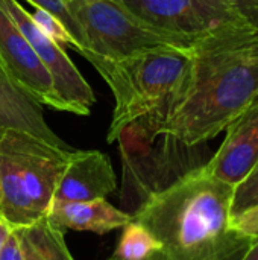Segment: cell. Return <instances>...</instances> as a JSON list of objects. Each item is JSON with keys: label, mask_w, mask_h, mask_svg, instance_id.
I'll list each match as a JSON object with an SVG mask.
<instances>
[{"label": "cell", "mask_w": 258, "mask_h": 260, "mask_svg": "<svg viewBox=\"0 0 258 260\" xmlns=\"http://www.w3.org/2000/svg\"><path fill=\"white\" fill-rule=\"evenodd\" d=\"M225 131L222 145L204 169L216 180L234 187L258 163V101Z\"/></svg>", "instance_id": "9c48e42d"}, {"label": "cell", "mask_w": 258, "mask_h": 260, "mask_svg": "<svg viewBox=\"0 0 258 260\" xmlns=\"http://www.w3.org/2000/svg\"><path fill=\"white\" fill-rule=\"evenodd\" d=\"M248 26L258 30V0H217Z\"/></svg>", "instance_id": "d6986e66"}, {"label": "cell", "mask_w": 258, "mask_h": 260, "mask_svg": "<svg viewBox=\"0 0 258 260\" xmlns=\"http://www.w3.org/2000/svg\"><path fill=\"white\" fill-rule=\"evenodd\" d=\"M0 66L11 81L40 105L67 111L58 98L50 73L18 26L0 6Z\"/></svg>", "instance_id": "ba28073f"}, {"label": "cell", "mask_w": 258, "mask_h": 260, "mask_svg": "<svg viewBox=\"0 0 258 260\" xmlns=\"http://www.w3.org/2000/svg\"><path fill=\"white\" fill-rule=\"evenodd\" d=\"M49 216L64 230L93 232L97 235L123 229L134 219L131 213L116 209L105 198L91 201L55 203Z\"/></svg>", "instance_id": "4fadbf2b"}, {"label": "cell", "mask_w": 258, "mask_h": 260, "mask_svg": "<svg viewBox=\"0 0 258 260\" xmlns=\"http://www.w3.org/2000/svg\"><path fill=\"white\" fill-rule=\"evenodd\" d=\"M161 248V242L143 224L132 219L123 227V235L113 256L117 260H155Z\"/></svg>", "instance_id": "5bb4252c"}, {"label": "cell", "mask_w": 258, "mask_h": 260, "mask_svg": "<svg viewBox=\"0 0 258 260\" xmlns=\"http://www.w3.org/2000/svg\"><path fill=\"white\" fill-rule=\"evenodd\" d=\"M230 229L243 241L258 239V204L230 218Z\"/></svg>", "instance_id": "ac0fdd59"}, {"label": "cell", "mask_w": 258, "mask_h": 260, "mask_svg": "<svg viewBox=\"0 0 258 260\" xmlns=\"http://www.w3.org/2000/svg\"><path fill=\"white\" fill-rule=\"evenodd\" d=\"M64 2H65V0H64Z\"/></svg>", "instance_id": "603a6c76"}, {"label": "cell", "mask_w": 258, "mask_h": 260, "mask_svg": "<svg viewBox=\"0 0 258 260\" xmlns=\"http://www.w3.org/2000/svg\"><path fill=\"white\" fill-rule=\"evenodd\" d=\"M240 260H258V239H254L252 244L249 245L248 251L243 254Z\"/></svg>", "instance_id": "44dd1931"}, {"label": "cell", "mask_w": 258, "mask_h": 260, "mask_svg": "<svg viewBox=\"0 0 258 260\" xmlns=\"http://www.w3.org/2000/svg\"><path fill=\"white\" fill-rule=\"evenodd\" d=\"M231 195L199 166L152 192L132 216L161 242L155 260H224L243 241L230 229Z\"/></svg>", "instance_id": "7a4b0ae2"}, {"label": "cell", "mask_w": 258, "mask_h": 260, "mask_svg": "<svg viewBox=\"0 0 258 260\" xmlns=\"http://www.w3.org/2000/svg\"><path fill=\"white\" fill-rule=\"evenodd\" d=\"M192 64V49L163 47L94 66L114 96L108 143L122 139L134 126H141L155 139L187 88Z\"/></svg>", "instance_id": "3957f363"}, {"label": "cell", "mask_w": 258, "mask_h": 260, "mask_svg": "<svg viewBox=\"0 0 258 260\" xmlns=\"http://www.w3.org/2000/svg\"><path fill=\"white\" fill-rule=\"evenodd\" d=\"M151 29L190 47L199 40L231 27H246L217 0H117ZM251 27V26H248Z\"/></svg>", "instance_id": "8992f818"}, {"label": "cell", "mask_w": 258, "mask_h": 260, "mask_svg": "<svg viewBox=\"0 0 258 260\" xmlns=\"http://www.w3.org/2000/svg\"><path fill=\"white\" fill-rule=\"evenodd\" d=\"M30 18L47 37L55 40L59 46H62V47H65L67 44H71L73 47L76 46V43H75L73 37L70 35V32L67 30V27L53 14H50L41 8H35V11L30 14Z\"/></svg>", "instance_id": "e0dca14e"}, {"label": "cell", "mask_w": 258, "mask_h": 260, "mask_svg": "<svg viewBox=\"0 0 258 260\" xmlns=\"http://www.w3.org/2000/svg\"><path fill=\"white\" fill-rule=\"evenodd\" d=\"M114 190L116 174L108 155L100 151L73 149L58 181L53 204L100 200Z\"/></svg>", "instance_id": "30bf717a"}, {"label": "cell", "mask_w": 258, "mask_h": 260, "mask_svg": "<svg viewBox=\"0 0 258 260\" xmlns=\"http://www.w3.org/2000/svg\"><path fill=\"white\" fill-rule=\"evenodd\" d=\"M192 55L187 88L157 131V137L186 148L214 139L258 101V30L246 26L211 34Z\"/></svg>", "instance_id": "6da1fadb"}, {"label": "cell", "mask_w": 258, "mask_h": 260, "mask_svg": "<svg viewBox=\"0 0 258 260\" xmlns=\"http://www.w3.org/2000/svg\"><path fill=\"white\" fill-rule=\"evenodd\" d=\"M106 260H117V259H116V257H114V256H111V257H109V259H106Z\"/></svg>", "instance_id": "7402d4cb"}, {"label": "cell", "mask_w": 258, "mask_h": 260, "mask_svg": "<svg viewBox=\"0 0 258 260\" xmlns=\"http://www.w3.org/2000/svg\"><path fill=\"white\" fill-rule=\"evenodd\" d=\"M27 2L32 3L35 8H41V9L53 14L55 17H58L61 20V23L67 27V30L70 32V35L73 37V40L76 43L75 49L81 55L85 53V40H84L82 30L78 26V23L73 20V17L70 15V12H68L67 5H65L64 0H27Z\"/></svg>", "instance_id": "2e32d148"}, {"label": "cell", "mask_w": 258, "mask_h": 260, "mask_svg": "<svg viewBox=\"0 0 258 260\" xmlns=\"http://www.w3.org/2000/svg\"><path fill=\"white\" fill-rule=\"evenodd\" d=\"M0 6L18 26L32 49L52 76L55 91L68 113L88 116L96 94L62 46L47 37L30 18V14L17 0H0Z\"/></svg>", "instance_id": "52a82bcc"}, {"label": "cell", "mask_w": 258, "mask_h": 260, "mask_svg": "<svg viewBox=\"0 0 258 260\" xmlns=\"http://www.w3.org/2000/svg\"><path fill=\"white\" fill-rule=\"evenodd\" d=\"M258 204V163L251 169V172L233 187L231 209L230 215L237 216L242 212Z\"/></svg>", "instance_id": "9a60e30c"}, {"label": "cell", "mask_w": 258, "mask_h": 260, "mask_svg": "<svg viewBox=\"0 0 258 260\" xmlns=\"http://www.w3.org/2000/svg\"><path fill=\"white\" fill-rule=\"evenodd\" d=\"M18 129L70 149L47 125L41 105L20 90L0 66V129Z\"/></svg>", "instance_id": "7c38bea8"}, {"label": "cell", "mask_w": 258, "mask_h": 260, "mask_svg": "<svg viewBox=\"0 0 258 260\" xmlns=\"http://www.w3.org/2000/svg\"><path fill=\"white\" fill-rule=\"evenodd\" d=\"M64 236L65 230L50 216L12 227L0 260H75Z\"/></svg>", "instance_id": "8fae6325"}, {"label": "cell", "mask_w": 258, "mask_h": 260, "mask_svg": "<svg viewBox=\"0 0 258 260\" xmlns=\"http://www.w3.org/2000/svg\"><path fill=\"white\" fill-rule=\"evenodd\" d=\"M71 151L24 131L0 129V216L12 227L49 216Z\"/></svg>", "instance_id": "277c9868"}, {"label": "cell", "mask_w": 258, "mask_h": 260, "mask_svg": "<svg viewBox=\"0 0 258 260\" xmlns=\"http://www.w3.org/2000/svg\"><path fill=\"white\" fill-rule=\"evenodd\" d=\"M65 5L85 40L82 56L93 67L100 61H122L163 47L192 49L151 29L117 0H65Z\"/></svg>", "instance_id": "5b68a950"}, {"label": "cell", "mask_w": 258, "mask_h": 260, "mask_svg": "<svg viewBox=\"0 0 258 260\" xmlns=\"http://www.w3.org/2000/svg\"><path fill=\"white\" fill-rule=\"evenodd\" d=\"M11 232H12V225L5 218L0 216V253H2V250L5 247L9 235H11Z\"/></svg>", "instance_id": "ffe728a7"}]
</instances>
